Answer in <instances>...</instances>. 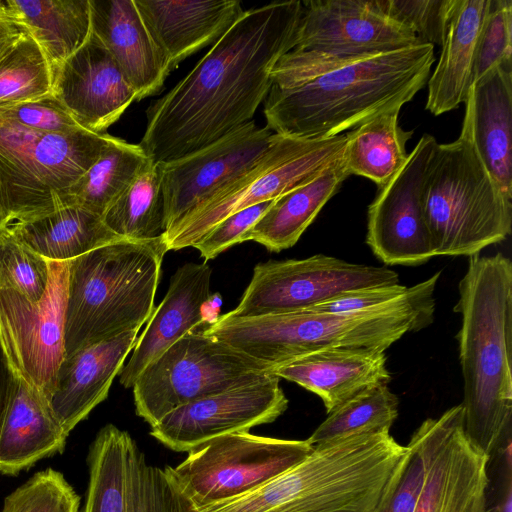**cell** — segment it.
Segmentation results:
<instances>
[{
    "instance_id": "74e56055",
    "label": "cell",
    "mask_w": 512,
    "mask_h": 512,
    "mask_svg": "<svg viewBox=\"0 0 512 512\" xmlns=\"http://www.w3.org/2000/svg\"><path fill=\"white\" fill-rule=\"evenodd\" d=\"M49 272V261L17 241L9 230L0 235V290L14 289L38 302L46 291Z\"/></svg>"
},
{
    "instance_id": "44dd1931",
    "label": "cell",
    "mask_w": 512,
    "mask_h": 512,
    "mask_svg": "<svg viewBox=\"0 0 512 512\" xmlns=\"http://www.w3.org/2000/svg\"><path fill=\"white\" fill-rule=\"evenodd\" d=\"M211 277L212 268L206 263L189 262L176 270L166 295L154 308L119 373L124 388L132 387L152 361L203 322V308L211 299Z\"/></svg>"
},
{
    "instance_id": "e0dca14e",
    "label": "cell",
    "mask_w": 512,
    "mask_h": 512,
    "mask_svg": "<svg viewBox=\"0 0 512 512\" xmlns=\"http://www.w3.org/2000/svg\"><path fill=\"white\" fill-rule=\"evenodd\" d=\"M436 145L432 135H423L369 205L366 244L386 265L415 266L434 256L422 193Z\"/></svg>"
},
{
    "instance_id": "484cf974",
    "label": "cell",
    "mask_w": 512,
    "mask_h": 512,
    "mask_svg": "<svg viewBox=\"0 0 512 512\" xmlns=\"http://www.w3.org/2000/svg\"><path fill=\"white\" fill-rule=\"evenodd\" d=\"M153 42L171 70L214 44L244 12L237 0H134Z\"/></svg>"
},
{
    "instance_id": "f6af8a7d",
    "label": "cell",
    "mask_w": 512,
    "mask_h": 512,
    "mask_svg": "<svg viewBox=\"0 0 512 512\" xmlns=\"http://www.w3.org/2000/svg\"><path fill=\"white\" fill-rule=\"evenodd\" d=\"M26 33L11 16L6 0H0V58Z\"/></svg>"
},
{
    "instance_id": "9c48e42d",
    "label": "cell",
    "mask_w": 512,
    "mask_h": 512,
    "mask_svg": "<svg viewBox=\"0 0 512 512\" xmlns=\"http://www.w3.org/2000/svg\"><path fill=\"white\" fill-rule=\"evenodd\" d=\"M422 43L377 0L302 1L294 47L275 67L293 80H305L349 61Z\"/></svg>"
},
{
    "instance_id": "7dc6e473",
    "label": "cell",
    "mask_w": 512,
    "mask_h": 512,
    "mask_svg": "<svg viewBox=\"0 0 512 512\" xmlns=\"http://www.w3.org/2000/svg\"><path fill=\"white\" fill-rule=\"evenodd\" d=\"M500 494L501 498L497 500L496 505L489 507L488 504V512H512L511 468L505 474Z\"/></svg>"
},
{
    "instance_id": "d4e9b609",
    "label": "cell",
    "mask_w": 512,
    "mask_h": 512,
    "mask_svg": "<svg viewBox=\"0 0 512 512\" xmlns=\"http://www.w3.org/2000/svg\"><path fill=\"white\" fill-rule=\"evenodd\" d=\"M91 29L118 64L136 101L158 93L172 71L134 0H89Z\"/></svg>"
},
{
    "instance_id": "d6a6232c",
    "label": "cell",
    "mask_w": 512,
    "mask_h": 512,
    "mask_svg": "<svg viewBox=\"0 0 512 512\" xmlns=\"http://www.w3.org/2000/svg\"><path fill=\"white\" fill-rule=\"evenodd\" d=\"M151 162L139 144L112 136L97 160L71 186L69 205H78L102 217Z\"/></svg>"
},
{
    "instance_id": "ffe728a7",
    "label": "cell",
    "mask_w": 512,
    "mask_h": 512,
    "mask_svg": "<svg viewBox=\"0 0 512 512\" xmlns=\"http://www.w3.org/2000/svg\"><path fill=\"white\" fill-rule=\"evenodd\" d=\"M52 94L82 128L97 134L106 133L136 100L118 64L92 31L52 70Z\"/></svg>"
},
{
    "instance_id": "3957f363",
    "label": "cell",
    "mask_w": 512,
    "mask_h": 512,
    "mask_svg": "<svg viewBox=\"0 0 512 512\" xmlns=\"http://www.w3.org/2000/svg\"><path fill=\"white\" fill-rule=\"evenodd\" d=\"M434 45L422 43L357 59L287 88L271 86L264 103L276 134L323 139L409 102L426 84Z\"/></svg>"
},
{
    "instance_id": "bcb514c9",
    "label": "cell",
    "mask_w": 512,
    "mask_h": 512,
    "mask_svg": "<svg viewBox=\"0 0 512 512\" xmlns=\"http://www.w3.org/2000/svg\"><path fill=\"white\" fill-rule=\"evenodd\" d=\"M16 375L10 366L0 339V427L9 404Z\"/></svg>"
},
{
    "instance_id": "5b68a950",
    "label": "cell",
    "mask_w": 512,
    "mask_h": 512,
    "mask_svg": "<svg viewBox=\"0 0 512 512\" xmlns=\"http://www.w3.org/2000/svg\"><path fill=\"white\" fill-rule=\"evenodd\" d=\"M441 272L410 287L402 298L349 313L301 311L256 317L216 318L203 333L274 368L326 348L386 351L409 332L432 324Z\"/></svg>"
},
{
    "instance_id": "e575fe53",
    "label": "cell",
    "mask_w": 512,
    "mask_h": 512,
    "mask_svg": "<svg viewBox=\"0 0 512 512\" xmlns=\"http://www.w3.org/2000/svg\"><path fill=\"white\" fill-rule=\"evenodd\" d=\"M398 406L399 400L388 384L374 385L329 413L306 440L315 447L356 435L389 433L398 417Z\"/></svg>"
},
{
    "instance_id": "1f68e13d",
    "label": "cell",
    "mask_w": 512,
    "mask_h": 512,
    "mask_svg": "<svg viewBox=\"0 0 512 512\" xmlns=\"http://www.w3.org/2000/svg\"><path fill=\"white\" fill-rule=\"evenodd\" d=\"M402 106L382 111L347 132L344 161L350 175L363 176L383 186L403 166L406 142L413 131L398 124Z\"/></svg>"
},
{
    "instance_id": "8992f818",
    "label": "cell",
    "mask_w": 512,
    "mask_h": 512,
    "mask_svg": "<svg viewBox=\"0 0 512 512\" xmlns=\"http://www.w3.org/2000/svg\"><path fill=\"white\" fill-rule=\"evenodd\" d=\"M166 252L163 235L122 239L69 261L65 357L148 321Z\"/></svg>"
},
{
    "instance_id": "52a82bcc",
    "label": "cell",
    "mask_w": 512,
    "mask_h": 512,
    "mask_svg": "<svg viewBox=\"0 0 512 512\" xmlns=\"http://www.w3.org/2000/svg\"><path fill=\"white\" fill-rule=\"evenodd\" d=\"M422 200L434 256L478 255L511 233L512 198L462 130L457 140L435 146Z\"/></svg>"
},
{
    "instance_id": "7402d4cb",
    "label": "cell",
    "mask_w": 512,
    "mask_h": 512,
    "mask_svg": "<svg viewBox=\"0 0 512 512\" xmlns=\"http://www.w3.org/2000/svg\"><path fill=\"white\" fill-rule=\"evenodd\" d=\"M462 131L504 193L512 198V60L469 87Z\"/></svg>"
},
{
    "instance_id": "2e32d148",
    "label": "cell",
    "mask_w": 512,
    "mask_h": 512,
    "mask_svg": "<svg viewBox=\"0 0 512 512\" xmlns=\"http://www.w3.org/2000/svg\"><path fill=\"white\" fill-rule=\"evenodd\" d=\"M418 428L426 473L414 512H488L490 457L467 438L461 404Z\"/></svg>"
},
{
    "instance_id": "7c38bea8",
    "label": "cell",
    "mask_w": 512,
    "mask_h": 512,
    "mask_svg": "<svg viewBox=\"0 0 512 512\" xmlns=\"http://www.w3.org/2000/svg\"><path fill=\"white\" fill-rule=\"evenodd\" d=\"M313 450L307 440L236 432L211 439L164 469L194 508L251 492Z\"/></svg>"
},
{
    "instance_id": "f546056e",
    "label": "cell",
    "mask_w": 512,
    "mask_h": 512,
    "mask_svg": "<svg viewBox=\"0 0 512 512\" xmlns=\"http://www.w3.org/2000/svg\"><path fill=\"white\" fill-rule=\"evenodd\" d=\"M9 232L47 261H70L122 238L101 216L78 205L61 207L42 217L15 222Z\"/></svg>"
},
{
    "instance_id": "cb8c5ba5",
    "label": "cell",
    "mask_w": 512,
    "mask_h": 512,
    "mask_svg": "<svg viewBox=\"0 0 512 512\" xmlns=\"http://www.w3.org/2000/svg\"><path fill=\"white\" fill-rule=\"evenodd\" d=\"M140 329L85 347L62 361L50 407L69 434L109 393L134 348Z\"/></svg>"
},
{
    "instance_id": "d590c367",
    "label": "cell",
    "mask_w": 512,
    "mask_h": 512,
    "mask_svg": "<svg viewBox=\"0 0 512 512\" xmlns=\"http://www.w3.org/2000/svg\"><path fill=\"white\" fill-rule=\"evenodd\" d=\"M52 94L51 66L26 33L0 58V108Z\"/></svg>"
},
{
    "instance_id": "8d00e7d4",
    "label": "cell",
    "mask_w": 512,
    "mask_h": 512,
    "mask_svg": "<svg viewBox=\"0 0 512 512\" xmlns=\"http://www.w3.org/2000/svg\"><path fill=\"white\" fill-rule=\"evenodd\" d=\"M80 497L59 471L35 473L4 499L1 512H79Z\"/></svg>"
},
{
    "instance_id": "5bb4252c",
    "label": "cell",
    "mask_w": 512,
    "mask_h": 512,
    "mask_svg": "<svg viewBox=\"0 0 512 512\" xmlns=\"http://www.w3.org/2000/svg\"><path fill=\"white\" fill-rule=\"evenodd\" d=\"M69 261H49V280L38 302L0 290V339L16 376L50 402L65 358L64 326Z\"/></svg>"
},
{
    "instance_id": "f1b7e54d",
    "label": "cell",
    "mask_w": 512,
    "mask_h": 512,
    "mask_svg": "<svg viewBox=\"0 0 512 512\" xmlns=\"http://www.w3.org/2000/svg\"><path fill=\"white\" fill-rule=\"evenodd\" d=\"M348 176L343 152L317 175L276 198L244 241H255L270 252L294 246Z\"/></svg>"
},
{
    "instance_id": "c3c4849f",
    "label": "cell",
    "mask_w": 512,
    "mask_h": 512,
    "mask_svg": "<svg viewBox=\"0 0 512 512\" xmlns=\"http://www.w3.org/2000/svg\"><path fill=\"white\" fill-rule=\"evenodd\" d=\"M10 225L11 221L0 205V235L6 233L9 230Z\"/></svg>"
},
{
    "instance_id": "ee69618b",
    "label": "cell",
    "mask_w": 512,
    "mask_h": 512,
    "mask_svg": "<svg viewBox=\"0 0 512 512\" xmlns=\"http://www.w3.org/2000/svg\"><path fill=\"white\" fill-rule=\"evenodd\" d=\"M410 287L397 284L379 285L348 291L306 311L349 313L377 307L405 296Z\"/></svg>"
},
{
    "instance_id": "6da1fadb",
    "label": "cell",
    "mask_w": 512,
    "mask_h": 512,
    "mask_svg": "<svg viewBox=\"0 0 512 512\" xmlns=\"http://www.w3.org/2000/svg\"><path fill=\"white\" fill-rule=\"evenodd\" d=\"M302 1L244 10L196 66L146 110L139 145L153 162L195 152L251 121L278 60L294 47Z\"/></svg>"
},
{
    "instance_id": "7bdbcfd3",
    "label": "cell",
    "mask_w": 512,
    "mask_h": 512,
    "mask_svg": "<svg viewBox=\"0 0 512 512\" xmlns=\"http://www.w3.org/2000/svg\"><path fill=\"white\" fill-rule=\"evenodd\" d=\"M274 200L264 201L229 215L193 243L192 247L200 252L204 260H210L228 248L244 242L246 232L256 224Z\"/></svg>"
},
{
    "instance_id": "4316f807",
    "label": "cell",
    "mask_w": 512,
    "mask_h": 512,
    "mask_svg": "<svg viewBox=\"0 0 512 512\" xmlns=\"http://www.w3.org/2000/svg\"><path fill=\"white\" fill-rule=\"evenodd\" d=\"M68 435L49 402L16 376L0 427V473L14 476L41 459L62 453Z\"/></svg>"
},
{
    "instance_id": "277c9868",
    "label": "cell",
    "mask_w": 512,
    "mask_h": 512,
    "mask_svg": "<svg viewBox=\"0 0 512 512\" xmlns=\"http://www.w3.org/2000/svg\"><path fill=\"white\" fill-rule=\"evenodd\" d=\"M407 452L390 433L315 446L255 490L194 512H373L393 488Z\"/></svg>"
},
{
    "instance_id": "b9f144b4",
    "label": "cell",
    "mask_w": 512,
    "mask_h": 512,
    "mask_svg": "<svg viewBox=\"0 0 512 512\" xmlns=\"http://www.w3.org/2000/svg\"><path fill=\"white\" fill-rule=\"evenodd\" d=\"M0 117L47 133L70 134L86 130L53 94L0 108Z\"/></svg>"
},
{
    "instance_id": "4fadbf2b",
    "label": "cell",
    "mask_w": 512,
    "mask_h": 512,
    "mask_svg": "<svg viewBox=\"0 0 512 512\" xmlns=\"http://www.w3.org/2000/svg\"><path fill=\"white\" fill-rule=\"evenodd\" d=\"M397 283L398 274L392 269L324 254L270 260L254 267L239 304L228 314L256 317L301 312L348 291Z\"/></svg>"
},
{
    "instance_id": "d6986e66",
    "label": "cell",
    "mask_w": 512,
    "mask_h": 512,
    "mask_svg": "<svg viewBox=\"0 0 512 512\" xmlns=\"http://www.w3.org/2000/svg\"><path fill=\"white\" fill-rule=\"evenodd\" d=\"M272 134L251 120L195 152L159 162L166 231L254 165L268 148Z\"/></svg>"
},
{
    "instance_id": "8fae6325",
    "label": "cell",
    "mask_w": 512,
    "mask_h": 512,
    "mask_svg": "<svg viewBox=\"0 0 512 512\" xmlns=\"http://www.w3.org/2000/svg\"><path fill=\"white\" fill-rule=\"evenodd\" d=\"M346 141V133L323 139L273 133L268 148L254 165L165 232L168 251L190 247L229 215L274 200L308 181L343 154Z\"/></svg>"
},
{
    "instance_id": "9a60e30c",
    "label": "cell",
    "mask_w": 512,
    "mask_h": 512,
    "mask_svg": "<svg viewBox=\"0 0 512 512\" xmlns=\"http://www.w3.org/2000/svg\"><path fill=\"white\" fill-rule=\"evenodd\" d=\"M83 512H194L170 475L149 465L127 431L107 424L89 447Z\"/></svg>"
},
{
    "instance_id": "7a4b0ae2",
    "label": "cell",
    "mask_w": 512,
    "mask_h": 512,
    "mask_svg": "<svg viewBox=\"0 0 512 512\" xmlns=\"http://www.w3.org/2000/svg\"><path fill=\"white\" fill-rule=\"evenodd\" d=\"M458 291L463 427L469 441L491 458L511 441V260L502 253L470 256Z\"/></svg>"
},
{
    "instance_id": "603a6c76",
    "label": "cell",
    "mask_w": 512,
    "mask_h": 512,
    "mask_svg": "<svg viewBox=\"0 0 512 512\" xmlns=\"http://www.w3.org/2000/svg\"><path fill=\"white\" fill-rule=\"evenodd\" d=\"M385 351L336 347L317 350L276 366L272 373L321 398L327 414L378 384H388Z\"/></svg>"
},
{
    "instance_id": "4dcf8cb0",
    "label": "cell",
    "mask_w": 512,
    "mask_h": 512,
    "mask_svg": "<svg viewBox=\"0 0 512 512\" xmlns=\"http://www.w3.org/2000/svg\"><path fill=\"white\" fill-rule=\"evenodd\" d=\"M7 8L43 50L51 70L89 37V0H6Z\"/></svg>"
},
{
    "instance_id": "f35d334b",
    "label": "cell",
    "mask_w": 512,
    "mask_h": 512,
    "mask_svg": "<svg viewBox=\"0 0 512 512\" xmlns=\"http://www.w3.org/2000/svg\"><path fill=\"white\" fill-rule=\"evenodd\" d=\"M507 60H512V1L489 0L476 41L471 84Z\"/></svg>"
},
{
    "instance_id": "836d02e7",
    "label": "cell",
    "mask_w": 512,
    "mask_h": 512,
    "mask_svg": "<svg viewBox=\"0 0 512 512\" xmlns=\"http://www.w3.org/2000/svg\"><path fill=\"white\" fill-rule=\"evenodd\" d=\"M105 225L129 240H148L166 232L162 171L151 162L102 216Z\"/></svg>"
},
{
    "instance_id": "ab89813d",
    "label": "cell",
    "mask_w": 512,
    "mask_h": 512,
    "mask_svg": "<svg viewBox=\"0 0 512 512\" xmlns=\"http://www.w3.org/2000/svg\"><path fill=\"white\" fill-rule=\"evenodd\" d=\"M382 11L428 44L442 45L455 0H377Z\"/></svg>"
},
{
    "instance_id": "ba28073f",
    "label": "cell",
    "mask_w": 512,
    "mask_h": 512,
    "mask_svg": "<svg viewBox=\"0 0 512 512\" xmlns=\"http://www.w3.org/2000/svg\"><path fill=\"white\" fill-rule=\"evenodd\" d=\"M112 135L36 131L0 117V205L25 222L68 206L71 186L97 160Z\"/></svg>"
},
{
    "instance_id": "30bf717a",
    "label": "cell",
    "mask_w": 512,
    "mask_h": 512,
    "mask_svg": "<svg viewBox=\"0 0 512 512\" xmlns=\"http://www.w3.org/2000/svg\"><path fill=\"white\" fill-rule=\"evenodd\" d=\"M273 369L203 331L193 330L137 377L132 386L135 411L153 426L179 406L256 383Z\"/></svg>"
},
{
    "instance_id": "ac0fdd59",
    "label": "cell",
    "mask_w": 512,
    "mask_h": 512,
    "mask_svg": "<svg viewBox=\"0 0 512 512\" xmlns=\"http://www.w3.org/2000/svg\"><path fill=\"white\" fill-rule=\"evenodd\" d=\"M287 407L280 378L272 373L175 408L151 426L150 435L173 451L189 452L216 437L272 423Z\"/></svg>"
},
{
    "instance_id": "83f0119b",
    "label": "cell",
    "mask_w": 512,
    "mask_h": 512,
    "mask_svg": "<svg viewBox=\"0 0 512 512\" xmlns=\"http://www.w3.org/2000/svg\"><path fill=\"white\" fill-rule=\"evenodd\" d=\"M489 0H455L440 59L428 80L426 109L438 116L464 103L471 86L477 37Z\"/></svg>"
},
{
    "instance_id": "60d3db41",
    "label": "cell",
    "mask_w": 512,
    "mask_h": 512,
    "mask_svg": "<svg viewBox=\"0 0 512 512\" xmlns=\"http://www.w3.org/2000/svg\"><path fill=\"white\" fill-rule=\"evenodd\" d=\"M406 446L408 452L396 482L373 512H414L426 473L423 438L419 428Z\"/></svg>"
}]
</instances>
